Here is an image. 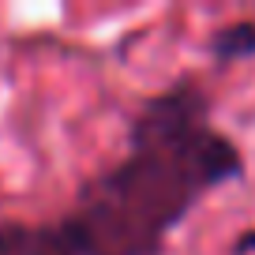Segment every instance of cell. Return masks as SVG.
<instances>
[{
    "label": "cell",
    "instance_id": "1",
    "mask_svg": "<svg viewBox=\"0 0 255 255\" xmlns=\"http://www.w3.org/2000/svg\"><path fill=\"white\" fill-rule=\"evenodd\" d=\"M244 173L240 146L210 120L195 79L154 94L128 128V150L83 184L53 222H0V255H161L214 188Z\"/></svg>",
    "mask_w": 255,
    "mask_h": 255
},
{
    "label": "cell",
    "instance_id": "2",
    "mask_svg": "<svg viewBox=\"0 0 255 255\" xmlns=\"http://www.w3.org/2000/svg\"><path fill=\"white\" fill-rule=\"evenodd\" d=\"M214 53L222 60H237V56L255 53V23H237L229 30H222L214 41Z\"/></svg>",
    "mask_w": 255,
    "mask_h": 255
},
{
    "label": "cell",
    "instance_id": "3",
    "mask_svg": "<svg viewBox=\"0 0 255 255\" xmlns=\"http://www.w3.org/2000/svg\"><path fill=\"white\" fill-rule=\"evenodd\" d=\"M237 252L240 255H255V233H244V237L237 240Z\"/></svg>",
    "mask_w": 255,
    "mask_h": 255
}]
</instances>
